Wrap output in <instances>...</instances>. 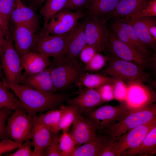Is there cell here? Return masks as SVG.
Instances as JSON below:
<instances>
[{"instance_id":"cell-1","label":"cell","mask_w":156,"mask_h":156,"mask_svg":"<svg viewBox=\"0 0 156 156\" xmlns=\"http://www.w3.org/2000/svg\"><path fill=\"white\" fill-rule=\"evenodd\" d=\"M5 85L12 91L24 105L28 115L32 118L38 113L56 109L75 94L49 93L25 85Z\"/></svg>"},{"instance_id":"cell-2","label":"cell","mask_w":156,"mask_h":156,"mask_svg":"<svg viewBox=\"0 0 156 156\" xmlns=\"http://www.w3.org/2000/svg\"><path fill=\"white\" fill-rule=\"evenodd\" d=\"M84 66L80 60H69L65 53L53 58L49 67L56 90L66 88L75 83L80 76L85 72Z\"/></svg>"},{"instance_id":"cell-3","label":"cell","mask_w":156,"mask_h":156,"mask_svg":"<svg viewBox=\"0 0 156 156\" xmlns=\"http://www.w3.org/2000/svg\"><path fill=\"white\" fill-rule=\"evenodd\" d=\"M156 117V105L152 104L139 109L128 110L118 121L105 129L104 133L118 137L129 130Z\"/></svg>"},{"instance_id":"cell-4","label":"cell","mask_w":156,"mask_h":156,"mask_svg":"<svg viewBox=\"0 0 156 156\" xmlns=\"http://www.w3.org/2000/svg\"><path fill=\"white\" fill-rule=\"evenodd\" d=\"M84 21L87 44L95 47L99 53L103 51L108 43L110 31L106 25V19L88 12Z\"/></svg>"},{"instance_id":"cell-5","label":"cell","mask_w":156,"mask_h":156,"mask_svg":"<svg viewBox=\"0 0 156 156\" xmlns=\"http://www.w3.org/2000/svg\"><path fill=\"white\" fill-rule=\"evenodd\" d=\"M141 67L132 62L115 57L110 58L106 65L99 73L123 80L132 81L140 79L145 81L148 76Z\"/></svg>"},{"instance_id":"cell-6","label":"cell","mask_w":156,"mask_h":156,"mask_svg":"<svg viewBox=\"0 0 156 156\" xmlns=\"http://www.w3.org/2000/svg\"><path fill=\"white\" fill-rule=\"evenodd\" d=\"M128 111L123 102L120 105H104L94 108L86 114L94 127L102 133L103 131L117 121H119Z\"/></svg>"},{"instance_id":"cell-7","label":"cell","mask_w":156,"mask_h":156,"mask_svg":"<svg viewBox=\"0 0 156 156\" xmlns=\"http://www.w3.org/2000/svg\"><path fill=\"white\" fill-rule=\"evenodd\" d=\"M125 81L127 83V92L123 103L128 110L142 108L155 102V92L145 84L143 80L138 79Z\"/></svg>"},{"instance_id":"cell-8","label":"cell","mask_w":156,"mask_h":156,"mask_svg":"<svg viewBox=\"0 0 156 156\" xmlns=\"http://www.w3.org/2000/svg\"><path fill=\"white\" fill-rule=\"evenodd\" d=\"M1 66L4 75L5 83L21 84L23 75L20 56L15 49L12 38L8 40L0 57Z\"/></svg>"},{"instance_id":"cell-9","label":"cell","mask_w":156,"mask_h":156,"mask_svg":"<svg viewBox=\"0 0 156 156\" xmlns=\"http://www.w3.org/2000/svg\"><path fill=\"white\" fill-rule=\"evenodd\" d=\"M25 109L14 111L8 118L6 125L7 134L16 142L22 144L30 139L33 127V118Z\"/></svg>"},{"instance_id":"cell-10","label":"cell","mask_w":156,"mask_h":156,"mask_svg":"<svg viewBox=\"0 0 156 156\" xmlns=\"http://www.w3.org/2000/svg\"><path fill=\"white\" fill-rule=\"evenodd\" d=\"M86 14L83 11L75 12L62 10L47 23H44L42 32L50 34H60L70 31L78 21Z\"/></svg>"},{"instance_id":"cell-11","label":"cell","mask_w":156,"mask_h":156,"mask_svg":"<svg viewBox=\"0 0 156 156\" xmlns=\"http://www.w3.org/2000/svg\"><path fill=\"white\" fill-rule=\"evenodd\" d=\"M68 33L54 34L40 32L36 35V42L33 52L41 53L48 58H54L65 53Z\"/></svg>"},{"instance_id":"cell-12","label":"cell","mask_w":156,"mask_h":156,"mask_svg":"<svg viewBox=\"0 0 156 156\" xmlns=\"http://www.w3.org/2000/svg\"><path fill=\"white\" fill-rule=\"evenodd\" d=\"M112 27L113 33L119 40L135 49L146 58L153 55L148 47L139 39L133 28L125 19L116 17L112 24Z\"/></svg>"},{"instance_id":"cell-13","label":"cell","mask_w":156,"mask_h":156,"mask_svg":"<svg viewBox=\"0 0 156 156\" xmlns=\"http://www.w3.org/2000/svg\"><path fill=\"white\" fill-rule=\"evenodd\" d=\"M156 126V117L118 137L116 142L117 156H121L127 150L139 146L150 131Z\"/></svg>"},{"instance_id":"cell-14","label":"cell","mask_w":156,"mask_h":156,"mask_svg":"<svg viewBox=\"0 0 156 156\" xmlns=\"http://www.w3.org/2000/svg\"><path fill=\"white\" fill-rule=\"evenodd\" d=\"M106 47L114 57L125 60L134 62L141 67L146 65V57L134 49L119 40L111 31Z\"/></svg>"},{"instance_id":"cell-15","label":"cell","mask_w":156,"mask_h":156,"mask_svg":"<svg viewBox=\"0 0 156 156\" xmlns=\"http://www.w3.org/2000/svg\"><path fill=\"white\" fill-rule=\"evenodd\" d=\"M35 34L27 26L14 24L11 38L14 48L20 57L33 51L37 40Z\"/></svg>"},{"instance_id":"cell-16","label":"cell","mask_w":156,"mask_h":156,"mask_svg":"<svg viewBox=\"0 0 156 156\" xmlns=\"http://www.w3.org/2000/svg\"><path fill=\"white\" fill-rule=\"evenodd\" d=\"M66 102L68 105L76 107L80 115L86 114L104 103L96 90L88 87L84 88L77 97L69 98Z\"/></svg>"},{"instance_id":"cell-17","label":"cell","mask_w":156,"mask_h":156,"mask_svg":"<svg viewBox=\"0 0 156 156\" xmlns=\"http://www.w3.org/2000/svg\"><path fill=\"white\" fill-rule=\"evenodd\" d=\"M72 125L69 133L77 146L90 141L97 134L96 130L91 122L78 113Z\"/></svg>"},{"instance_id":"cell-18","label":"cell","mask_w":156,"mask_h":156,"mask_svg":"<svg viewBox=\"0 0 156 156\" xmlns=\"http://www.w3.org/2000/svg\"><path fill=\"white\" fill-rule=\"evenodd\" d=\"M84 21L78 23L70 31L66 43L65 51L67 57L71 60H80L79 55L87 44L85 33Z\"/></svg>"},{"instance_id":"cell-19","label":"cell","mask_w":156,"mask_h":156,"mask_svg":"<svg viewBox=\"0 0 156 156\" xmlns=\"http://www.w3.org/2000/svg\"><path fill=\"white\" fill-rule=\"evenodd\" d=\"M23 75L21 84L28 86L47 93H55L57 91L53 83L49 67L36 74L24 73Z\"/></svg>"},{"instance_id":"cell-20","label":"cell","mask_w":156,"mask_h":156,"mask_svg":"<svg viewBox=\"0 0 156 156\" xmlns=\"http://www.w3.org/2000/svg\"><path fill=\"white\" fill-rule=\"evenodd\" d=\"M33 122L31 138L32 146L34 147L33 156H44L45 151L50 143L53 133L44 125L34 120Z\"/></svg>"},{"instance_id":"cell-21","label":"cell","mask_w":156,"mask_h":156,"mask_svg":"<svg viewBox=\"0 0 156 156\" xmlns=\"http://www.w3.org/2000/svg\"><path fill=\"white\" fill-rule=\"evenodd\" d=\"M16 6L10 18L14 24H21L29 27L35 33L39 28V23L35 12L25 5L21 0H15Z\"/></svg>"},{"instance_id":"cell-22","label":"cell","mask_w":156,"mask_h":156,"mask_svg":"<svg viewBox=\"0 0 156 156\" xmlns=\"http://www.w3.org/2000/svg\"><path fill=\"white\" fill-rule=\"evenodd\" d=\"M99 133L90 141L76 147L70 156H99L112 138L109 134Z\"/></svg>"},{"instance_id":"cell-23","label":"cell","mask_w":156,"mask_h":156,"mask_svg":"<svg viewBox=\"0 0 156 156\" xmlns=\"http://www.w3.org/2000/svg\"><path fill=\"white\" fill-rule=\"evenodd\" d=\"M22 66L25 71L24 73L34 74L40 72L50 65L48 57L37 52H31L20 57Z\"/></svg>"},{"instance_id":"cell-24","label":"cell","mask_w":156,"mask_h":156,"mask_svg":"<svg viewBox=\"0 0 156 156\" xmlns=\"http://www.w3.org/2000/svg\"><path fill=\"white\" fill-rule=\"evenodd\" d=\"M156 153V126L147 134L137 147L127 150L121 156H151Z\"/></svg>"},{"instance_id":"cell-25","label":"cell","mask_w":156,"mask_h":156,"mask_svg":"<svg viewBox=\"0 0 156 156\" xmlns=\"http://www.w3.org/2000/svg\"><path fill=\"white\" fill-rule=\"evenodd\" d=\"M148 1L120 0L109 17H130L145 6Z\"/></svg>"},{"instance_id":"cell-26","label":"cell","mask_w":156,"mask_h":156,"mask_svg":"<svg viewBox=\"0 0 156 156\" xmlns=\"http://www.w3.org/2000/svg\"><path fill=\"white\" fill-rule=\"evenodd\" d=\"M116 79L100 73L93 74L84 72L75 83L80 88L83 87L95 89L105 83H113Z\"/></svg>"},{"instance_id":"cell-27","label":"cell","mask_w":156,"mask_h":156,"mask_svg":"<svg viewBox=\"0 0 156 156\" xmlns=\"http://www.w3.org/2000/svg\"><path fill=\"white\" fill-rule=\"evenodd\" d=\"M120 0H90L88 12L105 18L114 10Z\"/></svg>"},{"instance_id":"cell-28","label":"cell","mask_w":156,"mask_h":156,"mask_svg":"<svg viewBox=\"0 0 156 156\" xmlns=\"http://www.w3.org/2000/svg\"><path fill=\"white\" fill-rule=\"evenodd\" d=\"M125 20L133 28L138 37L142 42L148 47L152 48L155 47L156 40L140 18L127 17Z\"/></svg>"},{"instance_id":"cell-29","label":"cell","mask_w":156,"mask_h":156,"mask_svg":"<svg viewBox=\"0 0 156 156\" xmlns=\"http://www.w3.org/2000/svg\"><path fill=\"white\" fill-rule=\"evenodd\" d=\"M63 112L62 109L60 107L59 109L49 110L44 113H40L33 118V120L46 127L53 133L58 124Z\"/></svg>"},{"instance_id":"cell-30","label":"cell","mask_w":156,"mask_h":156,"mask_svg":"<svg viewBox=\"0 0 156 156\" xmlns=\"http://www.w3.org/2000/svg\"><path fill=\"white\" fill-rule=\"evenodd\" d=\"M60 107L62 109L63 112L58 124L53 133L54 134H58L61 130L63 132H68L78 113L76 108L73 106L62 105Z\"/></svg>"},{"instance_id":"cell-31","label":"cell","mask_w":156,"mask_h":156,"mask_svg":"<svg viewBox=\"0 0 156 156\" xmlns=\"http://www.w3.org/2000/svg\"><path fill=\"white\" fill-rule=\"evenodd\" d=\"M7 88L0 77V104L14 111L21 109H25L19 100L15 97Z\"/></svg>"},{"instance_id":"cell-32","label":"cell","mask_w":156,"mask_h":156,"mask_svg":"<svg viewBox=\"0 0 156 156\" xmlns=\"http://www.w3.org/2000/svg\"><path fill=\"white\" fill-rule=\"evenodd\" d=\"M40 10L44 23L48 22L58 12L62 10L68 0H46Z\"/></svg>"},{"instance_id":"cell-33","label":"cell","mask_w":156,"mask_h":156,"mask_svg":"<svg viewBox=\"0 0 156 156\" xmlns=\"http://www.w3.org/2000/svg\"><path fill=\"white\" fill-rule=\"evenodd\" d=\"M110 57L103 55L100 53H96L84 66L85 72H94L101 70L107 64Z\"/></svg>"},{"instance_id":"cell-34","label":"cell","mask_w":156,"mask_h":156,"mask_svg":"<svg viewBox=\"0 0 156 156\" xmlns=\"http://www.w3.org/2000/svg\"><path fill=\"white\" fill-rule=\"evenodd\" d=\"M15 6V0H0V17L8 29L9 21Z\"/></svg>"},{"instance_id":"cell-35","label":"cell","mask_w":156,"mask_h":156,"mask_svg":"<svg viewBox=\"0 0 156 156\" xmlns=\"http://www.w3.org/2000/svg\"><path fill=\"white\" fill-rule=\"evenodd\" d=\"M59 144L62 156H70L76 148L73 140L68 132H63L60 137Z\"/></svg>"},{"instance_id":"cell-36","label":"cell","mask_w":156,"mask_h":156,"mask_svg":"<svg viewBox=\"0 0 156 156\" xmlns=\"http://www.w3.org/2000/svg\"><path fill=\"white\" fill-rule=\"evenodd\" d=\"M156 16V0H148L146 5L130 17L141 18Z\"/></svg>"},{"instance_id":"cell-37","label":"cell","mask_w":156,"mask_h":156,"mask_svg":"<svg viewBox=\"0 0 156 156\" xmlns=\"http://www.w3.org/2000/svg\"><path fill=\"white\" fill-rule=\"evenodd\" d=\"M14 110L7 108L0 109V140L10 138L6 130L7 121L9 117L13 113Z\"/></svg>"},{"instance_id":"cell-38","label":"cell","mask_w":156,"mask_h":156,"mask_svg":"<svg viewBox=\"0 0 156 156\" xmlns=\"http://www.w3.org/2000/svg\"><path fill=\"white\" fill-rule=\"evenodd\" d=\"M115 99L121 103L125 100L127 92V87L123 80L116 78L113 83Z\"/></svg>"},{"instance_id":"cell-39","label":"cell","mask_w":156,"mask_h":156,"mask_svg":"<svg viewBox=\"0 0 156 156\" xmlns=\"http://www.w3.org/2000/svg\"><path fill=\"white\" fill-rule=\"evenodd\" d=\"M114 88L113 83H108L94 89L99 93L103 101L105 103L115 99Z\"/></svg>"},{"instance_id":"cell-40","label":"cell","mask_w":156,"mask_h":156,"mask_svg":"<svg viewBox=\"0 0 156 156\" xmlns=\"http://www.w3.org/2000/svg\"><path fill=\"white\" fill-rule=\"evenodd\" d=\"M59 138L58 134H53L50 143L45 151L44 156H62L59 144Z\"/></svg>"},{"instance_id":"cell-41","label":"cell","mask_w":156,"mask_h":156,"mask_svg":"<svg viewBox=\"0 0 156 156\" xmlns=\"http://www.w3.org/2000/svg\"><path fill=\"white\" fill-rule=\"evenodd\" d=\"M99 53L94 46L86 44L81 50L79 55L81 61L86 64L88 63L96 53Z\"/></svg>"},{"instance_id":"cell-42","label":"cell","mask_w":156,"mask_h":156,"mask_svg":"<svg viewBox=\"0 0 156 156\" xmlns=\"http://www.w3.org/2000/svg\"><path fill=\"white\" fill-rule=\"evenodd\" d=\"M90 0H68L62 10L70 11L82 10L83 9L88 10Z\"/></svg>"},{"instance_id":"cell-43","label":"cell","mask_w":156,"mask_h":156,"mask_svg":"<svg viewBox=\"0 0 156 156\" xmlns=\"http://www.w3.org/2000/svg\"><path fill=\"white\" fill-rule=\"evenodd\" d=\"M32 146L31 139L27 140L19 147L15 152L10 154L9 156H33V151L31 149Z\"/></svg>"},{"instance_id":"cell-44","label":"cell","mask_w":156,"mask_h":156,"mask_svg":"<svg viewBox=\"0 0 156 156\" xmlns=\"http://www.w3.org/2000/svg\"><path fill=\"white\" fill-rule=\"evenodd\" d=\"M118 137H112L99 156H117L116 142Z\"/></svg>"},{"instance_id":"cell-45","label":"cell","mask_w":156,"mask_h":156,"mask_svg":"<svg viewBox=\"0 0 156 156\" xmlns=\"http://www.w3.org/2000/svg\"><path fill=\"white\" fill-rule=\"evenodd\" d=\"M22 144L18 143L10 139L1 140L0 141V156L18 148Z\"/></svg>"},{"instance_id":"cell-46","label":"cell","mask_w":156,"mask_h":156,"mask_svg":"<svg viewBox=\"0 0 156 156\" xmlns=\"http://www.w3.org/2000/svg\"><path fill=\"white\" fill-rule=\"evenodd\" d=\"M151 17H146L140 18L145 23L150 34L156 40V22L155 20Z\"/></svg>"},{"instance_id":"cell-47","label":"cell","mask_w":156,"mask_h":156,"mask_svg":"<svg viewBox=\"0 0 156 156\" xmlns=\"http://www.w3.org/2000/svg\"><path fill=\"white\" fill-rule=\"evenodd\" d=\"M8 40L4 32L0 29V57L4 51Z\"/></svg>"},{"instance_id":"cell-48","label":"cell","mask_w":156,"mask_h":156,"mask_svg":"<svg viewBox=\"0 0 156 156\" xmlns=\"http://www.w3.org/2000/svg\"><path fill=\"white\" fill-rule=\"evenodd\" d=\"M0 29H1L5 33L7 39L11 38L9 33L8 29L7 28L4 26L0 17Z\"/></svg>"},{"instance_id":"cell-49","label":"cell","mask_w":156,"mask_h":156,"mask_svg":"<svg viewBox=\"0 0 156 156\" xmlns=\"http://www.w3.org/2000/svg\"><path fill=\"white\" fill-rule=\"evenodd\" d=\"M0 77L3 83L5 82V80L4 76H3L2 72V70L0 62Z\"/></svg>"},{"instance_id":"cell-50","label":"cell","mask_w":156,"mask_h":156,"mask_svg":"<svg viewBox=\"0 0 156 156\" xmlns=\"http://www.w3.org/2000/svg\"><path fill=\"white\" fill-rule=\"evenodd\" d=\"M36 2L38 4H41L46 0H35Z\"/></svg>"},{"instance_id":"cell-51","label":"cell","mask_w":156,"mask_h":156,"mask_svg":"<svg viewBox=\"0 0 156 156\" xmlns=\"http://www.w3.org/2000/svg\"><path fill=\"white\" fill-rule=\"evenodd\" d=\"M6 108V107L3 106L2 105L0 104V109H2V108Z\"/></svg>"}]
</instances>
